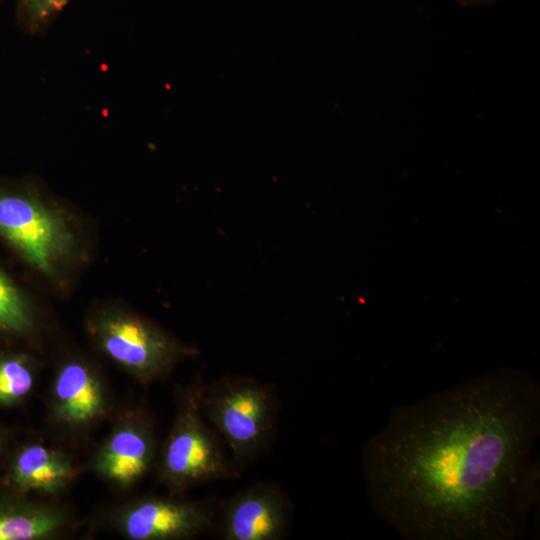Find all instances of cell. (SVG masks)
<instances>
[{
	"label": "cell",
	"instance_id": "obj_15",
	"mask_svg": "<svg viewBox=\"0 0 540 540\" xmlns=\"http://www.w3.org/2000/svg\"><path fill=\"white\" fill-rule=\"evenodd\" d=\"M464 5H476V4H483V3H489L495 0H459Z\"/></svg>",
	"mask_w": 540,
	"mask_h": 540
},
{
	"label": "cell",
	"instance_id": "obj_13",
	"mask_svg": "<svg viewBox=\"0 0 540 540\" xmlns=\"http://www.w3.org/2000/svg\"><path fill=\"white\" fill-rule=\"evenodd\" d=\"M32 384V373L22 359H0V404H11L20 400L30 391Z\"/></svg>",
	"mask_w": 540,
	"mask_h": 540
},
{
	"label": "cell",
	"instance_id": "obj_2",
	"mask_svg": "<svg viewBox=\"0 0 540 540\" xmlns=\"http://www.w3.org/2000/svg\"><path fill=\"white\" fill-rule=\"evenodd\" d=\"M200 409L231 451L240 472L263 455L277 431L280 401L273 385L224 376L202 387Z\"/></svg>",
	"mask_w": 540,
	"mask_h": 540
},
{
	"label": "cell",
	"instance_id": "obj_5",
	"mask_svg": "<svg viewBox=\"0 0 540 540\" xmlns=\"http://www.w3.org/2000/svg\"><path fill=\"white\" fill-rule=\"evenodd\" d=\"M95 334L110 358L144 381L166 375L176 362L197 352L130 313H104L97 319Z\"/></svg>",
	"mask_w": 540,
	"mask_h": 540
},
{
	"label": "cell",
	"instance_id": "obj_11",
	"mask_svg": "<svg viewBox=\"0 0 540 540\" xmlns=\"http://www.w3.org/2000/svg\"><path fill=\"white\" fill-rule=\"evenodd\" d=\"M59 517L50 511L0 514V540H30L43 537L59 525Z\"/></svg>",
	"mask_w": 540,
	"mask_h": 540
},
{
	"label": "cell",
	"instance_id": "obj_7",
	"mask_svg": "<svg viewBox=\"0 0 540 540\" xmlns=\"http://www.w3.org/2000/svg\"><path fill=\"white\" fill-rule=\"evenodd\" d=\"M214 506L200 502L148 499L126 515V534L135 540L196 536L214 528Z\"/></svg>",
	"mask_w": 540,
	"mask_h": 540
},
{
	"label": "cell",
	"instance_id": "obj_10",
	"mask_svg": "<svg viewBox=\"0 0 540 540\" xmlns=\"http://www.w3.org/2000/svg\"><path fill=\"white\" fill-rule=\"evenodd\" d=\"M72 471L59 455L40 445L24 448L12 471L14 483L25 489L53 492L69 479Z\"/></svg>",
	"mask_w": 540,
	"mask_h": 540
},
{
	"label": "cell",
	"instance_id": "obj_9",
	"mask_svg": "<svg viewBox=\"0 0 540 540\" xmlns=\"http://www.w3.org/2000/svg\"><path fill=\"white\" fill-rule=\"evenodd\" d=\"M59 414L69 422L84 423L102 409V392L97 379L81 363L66 364L55 382Z\"/></svg>",
	"mask_w": 540,
	"mask_h": 540
},
{
	"label": "cell",
	"instance_id": "obj_1",
	"mask_svg": "<svg viewBox=\"0 0 540 540\" xmlns=\"http://www.w3.org/2000/svg\"><path fill=\"white\" fill-rule=\"evenodd\" d=\"M539 435V386L516 369L396 407L362 449L370 506L408 540L522 539Z\"/></svg>",
	"mask_w": 540,
	"mask_h": 540
},
{
	"label": "cell",
	"instance_id": "obj_8",
	"mask_svg": "<svg viewBox=\"0 0 540 540\" xmlns=\"http://www.w3.org/2000/svg\"><path fill=\"white\" fill-rule=\"evenodd\" d=\"M152 451V438L147 430L126 427L107 443L100 455L99 469L116 482L130 484L146 471Z\"/></svg>",
	"mask_w": 540,
	"mask_h": 540
},
{
	"label": "cell",
	"instance_id": "obj_4",
	"mask_svg": "<svg viewBox=\"0 0 540 540\" xmlns=\"http://www.w3.org/2000/svg\"><path fill=\"white\" fill-rule=\"evenodd\" d=\"M202 387L198 382L189 391L163 452V477L179 489L206 481L231 480L240 475L227 456L220 435L202 420Z\"/></svg>",
	"mask_w": 540,
	"mask_h": 540
},
{
	"label": "cell",
	"instance_id": "obj_3",
	"mask_svg": "<svg viewBox=\"0 0 540 540\" xmlns=\"http://www.w3.org/2000/svg\"><path fill=\"white\" fill-rule=\"evenodd\" d=\"M0 236L32 267L53 277L75 249L59 210L36 194L0 184Z\"/></svg>",
	"mask_w": 540,
	"mask_h": 540
},
{
	"label": "cell",
	"instance_id": "obj_6",
	"mask_svg": "<svg viewBox=\"0 0 540 540\" xmlns=\"http://www.w3.org/2000/svg\"><path fill=\"white\" fill-rule=\"evenodd\" d=\"M292 518L291 502L276 483L258 482L239 491L222 505L225 540H280Z\"/></svg>",
	"mask_w": 540,
	"mask_h": 540
},
{
	"label": "cell",
	"instance_id": "obj_12",
	"mask_svg": "<svg viewBox=\"0 0 540 540\" xmlns=\"http://www.w3.org/2000/svg\"><path fill=\"white\" fill-rule=\"evenodd\" d=\"M30 303L10 277L0 268V330L23 333L31 329Z\"/></svg>",
	"mask_w": 540,
	"mask_h": 540
},
{
	"label": "cell",
	"instance_id": "obj_14",
	"mask_svg": "<svg viewBox=\"0 0 540 540\" xmlns=\"http://www.w3.org/2000/svg\"><path fill=\"white\" fill-rule=\"evenodd\" d=\"M69 0H18L16 15L21 27L36 32L48 23Z\"/></svg>",
	"mask_w": 540,
	"mask_h": 540
}]
</instances>
